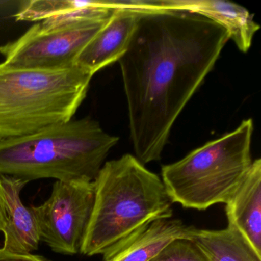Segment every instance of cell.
Masks as SVG:
<instances>
[{
    "instance_id": "6da1fadb",
    "label": "cell",
    "mask_w": 261,
    "mask_h": 261,
    "mask_svg": "<svg viewBox=\"0 0 261 261\" xmlns=\"http://www.w3.org/2000/svg\"><path fill=\"white\" fill-rule=\"evenodd\" d=\"M228 33L189 11H140L118 61L136 158L159 161L178 116L213 69Z\"/></svg>"
},
{
    "instance_id": "7a4b0ae2",
    "label": "cell",
    "mask_w": 261,
    "mask_h": 261,
    "mask_svg": "<svg viewBox=\"0 0 261 261\" xmlns=\"http://www.w3.org/2000/svg\"><path fill=\"white\" fill-rule=\"evenodd\" d=\"M94 183V207L80 251L85 256L105 254L143 226L173 215L160 177L130 154L105 163Z\"/></svg>"
},
{
    "instance_id": "3957f363",
    "label": "cell",
    "mask_w": 261,
    "mask_h": 261,
    "mask_svg": "<svg viewBox=\"0 0 261 261\" xmlns=\"http://www.w3.org/2000/svg\"><path fill=\"white\" fill-rule=\"evenodd\" d=\"M118 140L90 118L72 119L20 137L0 135V174L30 181H93Z\"/></svg>"
},
{
    "instance_id": "277c9868",
    "label": "cell",
    "mask_w": 261,
    "mask_h": 261,
    "mask_svg": "<svg viewBox=\"0 0 261 261\" xmlns=\"http://www.w3.org/2000/svg\"><path fill=\"white\" fill-rule=\"evenodd\" d=\"M93 76L77 65L47 70L0 64V135L20 137L72 120Z\"/></svg>"
},
{
    "instance_id": "5b68a950",
    "label": "cell",
    "mask_w": 261,
    "mask_h": 261,
    "mask_svg": "<svg viewBox=\"0 0 261 261\" xmlns=\"http://www.w3.org/2000/svg\"><path fill=\"white\" fill-rule=\"evenodd\" d=\"M251 119L179 161L162 167V181L172 203L204 211L225 204L251 166Z\"/></svg>"
},
{
    "instance_id": "8992f818",
    "label": "cell",
    "mask_w": 261,
    "mask_h": 261,
    "mask_svg": "<svg viewBox=\"0 0 261 261\" xmlns=\"http://www.w3.org/2000/svg\"><path fill=\"white\" fill-rule=\"evenodd\" d=\"M109 19L53 27L38 22L19 39L1 45L0 54L5 59L4 63L11 66L47 70L71 68L75 66L82 50Z\"/></svg>"
},
{
    "instance_id": "52a82bcc",
    "label": "cell",
    "mask_w": 261,
    "mask_h": 261,
    "mask_svg": "<svg viewBox=\"0 0 261 261\" xmlns=\"http://www.w3.org/2000/svg\"><path fill=\"white\" fill-rule=\"evenodd\" d=\"M94 195V181H56L49 198L40 205L31 206L41 241L60 254L80 253Z\"/></svg>"
},
{
    "instance_id": "ba28073f",
    "label": "cell",
    "mask_w": 261,
    "mask_h": 261,
    "mask_svg": "<svg viewBox=\"0 0 261 261\" xmlns=\"http://www.w3.org/2000/svg\"><path fill=\"white\" fill-rule=\"evenodd\" d=\"M30 181L0 174V231L3 250L28 254L39 249L40 237L31 207L22 203L21 192Z\"/></svg>"
},
{
    "instance_id": "9c48e42d",
    "label": "cell",
    "mask_w": 261,
    "mask_h": 261,
    "mask_svg": "<svg viewBox=\"0 0 261 261\" xmlns=\"http://www.w3.org/2000/svg\"><path fill=\"white\" fill-rule=\"evenodd\" d=\"M140 10L117 8L108 22L88 42L76 60V65L96 74L118 62L125 54L137 27Z\"/></svg>"
},
{
    "instance_id": "30bf717a",
    "label": "cell",
    "mask_w": 261,
    "mask_h": 261,
    "mask_svg": "<svg viewBox=\"0 0 261 261\" xmlns=\"http://www.w3.org/2000/svg\"><path fill=\"white\" fill-rule=\"evenodd\" d=\"M156 10H175L197 13L222 27L238 49L247 53L259 25L245 8L222 0H154Z\"/></svg>"
},
{
    "instance_id": "8fae6325",
    "label": "cell",
    "mask_w": 261,
    "mask_h": 261,
    "mask_svg": "<svg viewBox=\"0 0 261 261\" xmlns=\"http://www.w3.org/2000/svg\"><path fill=\"white\" fill-rule=\"evenodd\" d=\"M192 228L179 219L152 221L110 249L103 261H149L172 240L190 239Z\"/></svg>"
},
{
    "instance_id": "7c38bea8",
    "label": "cell",
    "mask_w": 261,
    "mask_h": 261,
    "mask_svg": "<svg viewBox=\"0 0 261 261\" xmlns=\"http://www.w3.org/2000/svg\"><path fill=\"white\" fill-rule=\"evenodd\" d=\"M229 225L238 229L261 255V160L252 163L246 176L225 203Z\"/></svg>"
},
{
    "instance_id": "4fadbf2b",
    "label": "cell",
    "mask_w": 261,
    "mask_h": 261,
    "mask_svg": "<svg viewBox=\"0 0 261 261\" xmlns=\"http://www.w3.org/2000/svg\"><path fill=\"white\" fill-rule=\"evenodd\" d=\"M208 261H261V255L233 226L205 230L192 226L191 238Z\"/></svg>"
},
{
    "instance_id": "5bb4252c",
    "label": "cell",
    "mask_w": 261,
    "mask_h": 261,
    "mask_svg": "<svg viewBox=\"0 0 261 261\" xmlns=\"http://www.w3.org/2000/svg\"><path fill=\"white\" fill-rule=\"evenodd\" d=\"M149 261H208L201 249L189 238L168 243Z\"/></svg>"
},
{
    "instance_id": "9a60e30c",
    "label": "cell",
    "mask_w": 261,
    "mask_h": 261,
    "mask_svg": "<svg viewBox=\"0 0 261 261\" xmlns=\"http://www.w3.org/2000/svg\"><path fill=\"white\" fill-rule=\"evenodd\" d=\"M0 261H48L42 256L28 253V254H17L9 253L0 249Z\"/></svg>"
}]
</instances>
